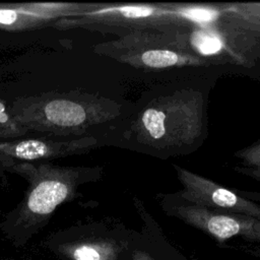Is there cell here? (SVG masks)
Instances as JSON below:
<instances>
[{"label": "cell", "instance_id": "6da1fadb", "mask_svg": "<svg viewBox=\"0 0 260 260\" xmlns=\"http://www.w3.org/2000/svg\"><path fill=\"white\" fill-rule=\"evenodd\" d=\"M8 111L26 131L66 137L81 135L91 126L114 119L118 106L104 98L71 90L19 98Z\"/></svg>", "mask_w": 260, "mask_h": 260}, {"label": "cell", "instance_id": "7a4b0ae2", "mask_svg": "<svg viewBox=\"0 0 260 260\" xmlns=\"http://www.w3.org/2000/svg\"><path fill=\"white\" fill-rule=\"evenodd\" d=\"M200 96L187 92L156 98L146 105L132 123V132L142 144L160 148L190 146L202 130Z\"/></svg>", "mask_w": 260, "mask_h": 260}, {"label": "cell", "instance_id": "3957f363", "mask_svg": "<svg viewBox=\"0 0 260 260\" xmlns=\"http://www.w3.org/2000/svg\"><path fill=\"white\" fill-rule=\"evenodd\" d=\"M94 51L121 63L143 70L208 66L188 42V31L140 29L121 35L120 39L99 44Z\"/></svg>", "mask_w": 260, "mask_h": 260}, {"label": "cell", "instance_id": "277c9868", "mask_svg": "<svg viewBox=\"0 0 260 260\" xmlns=\"http://www.w3.org/2000/svg\"><path fill=\"white\" fill-rule=\"evenodd\" d=\"M7 170L20 175L29 184L18 213V222L24 225L47 219L60 204L71 200L83 179L82 169L49 164L23 162Z\"/></svg>", "mask_w": 260, "mask_h": 260}, {"label": "cell", "instance_id": "5b68a950", "mask_svg": "<svg viewBox=\"0 0 260 260\" xmlns=\"http://www.w3.org/2000/svg\"><path fill=\"white\" fill-rule=\"evenodd\" d=\"M166 210L219 242L234 237L260 241V219L251 216L216 211L185 201H176Z\"/></svg>", "mask_w": 260, "mask_h": 260}, {"label": "cell", "instance_id": "8992f818", "mask_svg": "<svg viewBox=\"0 0 260 260\" xmlns=\"http://www.w3.org/2000/svg\"><path fill=\"white\" fill-rule=\"evenodd\" d=\"M183 190L178 196L183 201L212 210L243 214L260 219V205L239 195L231 189L175 166Z\"/></svg>", "mask_w": 260, "mask_h": 260}, {"label": "cell", "instance_id": "52a82bcc", "mask_svg": "<svg viewBox=\"0 0 260 260\" xmlns=\"http://www.w3.org/2000/svg\"><path fill=\"white\" fill-rule=\"evenodd\" d=\"M95 144V138L88 136L78 138L50 136L0 141V166L9 169L17 164L82 153Z\"/></svg>", "mask_w": 260, "mask_h": 260}, {"label": "cell", "instance_id": "ba28073f", "mask_svg": "<svg viewBox=\"0 0 260 260\" xmlns=\"http://www.w3.org/2000/svg\"><path fill=\"white\" fill-rule=\"evenodd\" d=\"M91 4L28 3L0 4V28L21 30L56 22L62 18L79 15Z\"/></svg>", "mask_w": 260, "mask_h": 260}, {"label": "cell", "instance_id": "9c48e42d", "mask_svg": "<svg viewBox=\"0 0 260 260\" xmlns=\"http://www.w3.org/2000/svg\"><path fill=\"white\" fill-rule=\"evenodd\" d=\"M59 250L70 260H118L126 245L113 239L99 238L69 243Z\"/></svg>", "mask_w": 260, "mask_h": 260}, {"label": "cell", "instance_id": "30bf717a", "mask_svg": "<svg viewBox=\"0 0 260 260\" xmlns=\"http://www.w3.org/2000/svg\"><path fill=\"white\" fill-rule=\"evenodd\" d=\"M237 156H239L245 165V168H241L240 172L260 180V141L241 150Z\"/></svg>", "mask_w": 260, "mask_h": 260}, {"label": "cell", "instance_id": "8fae6325", "mask_svg": "<svg viewBox=\"0 0 260 260\" xmlns=\"http://www.w3.org/2000/svg\"><path fill=\"white\" fill-rule=\"evenodd\" d=\"M26 132L13 120L9 111L0 102V138H15Z\"/></svg>", "mask_w": 260, "mask_h": 260}, {"label": "cell", "instance_id": "7c38bea8", "mask_svg": "<svg viewBox=\"0 0 260 260\" xmlns=\"http://www.w3.org/2000/svg\"><path fill=\"white\" fill-rule=\"evenodd\" d=\"M129 260H155L148 252L140 249H135L131 252Z\"/></svg>", "mask_w": 260, "mask_h": 260}]
</instances>
